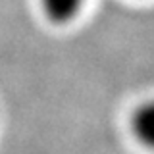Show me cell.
I'll return each instance as SVG.
<instances>
[{"mask_svg": "<svg viewBox=\"0 0 154 154\" xmlns=\"http://www.w3.org/2000/svg\"><path fill=\"white\" fill-rule=\"evenodd\" d=\"M131 127L143 144L154 148V100L144 102L135 110Z\"/></svg>", "mask_w": 154, "mask_h": 154, "instance_id": "cell-1", "label": "cell"}, {"mask_svg": "<svg viewBox=\"0 0 154 154\" xmlns=\"http://www.w3.org/2000/svg\"><path fill=\"white\" fill-rule=\"evenodd\" d=\"M85 0H42L45 12L48 17L54 21H69L71 17H75V14L81 10Z\"/></svg>", "mask_w": 154, "mask_h": 154, "instance_id": "cell-2", "label": "cell"}]
</instances>
